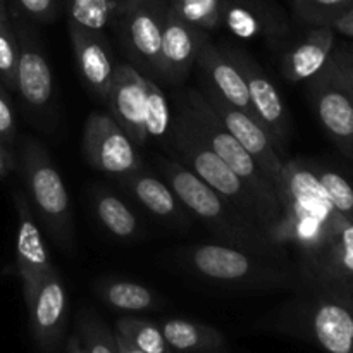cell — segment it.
<instances>
[{"instance_id":"6da1fadb","label":"cell","mask_w":353,"mask_h":353,"mask_svg":"<svg viewBox=\"0 0 353 353\" xmlns=\"http://www.w3.org/2000/svg\"><path fill=\"white\" fill-rule=\"evenodd\" d=\"M279 219L271 238L281 247L300 248L314 262L319 261L347 223L327 199L317 172L300 161L285 162L274 183Z\"/></svg>"},{"instance_id":"7a4b0ae2","label":"cell","mask_w":353,"mask_h":353,"mask_svg":"<svg viewBox=\"0 0 353 353\" xmlns=\"http://www.w3.org/2000/svg\"><path fill=\"white\" fill-rule=\"evenodd\" d=\"M157 168L183 207L202 221L219 238L221 243L233 245L259 257L285 262V247L276 243L261 224L245 216L190 169L174 159H159Z\"/></svg>"},{"instance_id":"3957f363","label":"cell","mask_w":353,"mask_h":353,"mask_svg":"<svg viewBox=\"0 0 353 353\" xmlns=\"http://www.w3.org/2000/svg\"><path fill=\"white\" fill-rule=\"evenodd\" d=\"M165 148L174 155V161L190 169L207 186L238 207L245 216L261 224L271 234L272 228L279 219L278 210L269 207L250 185H247L226 162L221 161L216 152L199 140L176 116H172Z\"/></svg>"},{"instance_id":"277c9868","label":"cell","mask_w":353,"mask_h":353,"mask_svg":"<svg viewBox=\"0 0 353 353\" xmlns=\"http://www.w3.org/2000/svg\"><path fill=\"white\" fill-rule=\"evenodd\" d=\"M178 262L190 274L231 288H283L293 279L285 262L259 257L226 243H199L181 248Z\"/></svg>"},{"instance_id":"5b68a950","label":"cell","mask_w":353,"mask_h":353,"mask_svg":"<svg viewBox=\"0 0 353 353\" xmlns=\"http://www.w3.org/2000/svg\"><path fill=\"white\" fill-rule=\"evenodd\" d=\"M174 107V116L179 117L199 140L212 148L217 157L226 162L247 185H250L269 207L279 212V202L272 181L255 162V159L245 150L243 145L221 123L200 90L190 88L176 93Z\"/></svg>"},{"instance_id":"8992f818","label":"cell","mask_w":353,"mask_h":353,"mask_svg":"<svg viewBox=\"0 0 353 353\" xmlns=\"http://www.w3.org/2000/svg\"><path fill=\"white\" fill-rule=\"evenodd\" d=\"M28 202L61 250L69 252L74 241L72 205L68 188L54 161L40 141L26 140L21 152Z\"/></svg>"},{"instance_id":"52a82bcc","label":"cell","mask_w":353,"mask_h":353,"mask_svg":"<svg viewBox=\"0 0 353 353\" xmlns=\"http://www.w3.org/2000/svg\"><path fill=\"white\" fill-rule=\"evenodd\" d=\"M10 23L17 37L19 55L16 69V92L34 117L48 114L54 100V74L45 57L43 47L30 21L16 9L9 12Z\"/></svg>"},{"instance_id":"ba28073f","label":"cell","mask_w":353,"mask_h":353,"mask_svg":"<svg viewBox=\"0 0 353 353\" xmlns=\"http://www.w3.org/2000/svg\"><path fill=\"white\" fill-rule=\"evenodd\" d=\"M83 155L93 169L124 178L143 169L138 145L110 116L90 114L83 133Z\"/></svg>"},{"instance_id":"9c48e42d","label":"cell","mask_w":353,"mask_h":353,"mask_svg":"<svg viewBox=\"0 0 353 353\" xmlns=\"http://www.w3.org/2000/svg\"><path fill=\"white\" fill-rule=\"evenodd\" d=\"M164 0H145L133 7L123 9L116 19L121 40L128 54L138 65L150 72L148 78H161V47L165 19Z\"/></svg>"},{"instance_id":"30bf717a","label":"cell","mask_w":353,"mask_h":353,"mask_svg":"<svg viewBox=\"0 0 353 353\" xmlns=\"http://www.w3.org/2000/svg\"><path fill=\"white\" fill-rule=\"evenodd\" d=\"M231 61L238 65L243 74L248 88V99L254 116L265 126L276 141L281 154L285 155L286 141L290 137V114L281 93L276 88L272 79L264 72V69L252 57L243 54V50L233 47L223 48Z\"/></svg>"},{"instance_id":"8fae6325","label":"cell","mask_w":353,"mask_h":353,"mask_svg":"<svg viewBox=\"0 0 353 353\" xmlns=\"http://www.w3.org/2000/svg\"><path fill=\"white\" fill-rule=\"evenodd\" d=\"M33 340L41 353H57L68 323V290L55 265L26 303Z\"/></svg>"},{"instance_id":"7c38bea8","label":"cell","mask_w":353,"mask_h":353,"mask_svg":"<svg viewBox=\"0 0 353 353\" xmlns=\"http://www.w3.org/2000/svg\"><path fill=\"white\" fill-rule=\"evenodd\" d=\"M200 93L205 97V100L210 103V107L217 114L221 123L226 126V130L243 145L245 150L255 159V162L261 165L262 171L268 174V178L274 185L286 161L283 159L281 150L272 140L271 133L265 130L264 124L252 114L236 109V107L230 105V103L210 95V93L202 92V90H200Z\"/></svg>"},{"instance_id":"4fadbf2b","label":"cell","mask_w":353,"mask_h":353,"mask_svg":"<svg viewBox=\"0 0 353 353\" xmlns=\"http://www.w3.org/2000/svg\"><path fill=\"white\" fill-rule=\"evenodd\" d=\"M14 203L17 212L16 268L23 285L24 302L28 303L54 264L43 241L41 228L28 199L21 193H14Z\"/></svg>"},{"instance_id":"5bb4252c","label":"cell","mask_w":353,"mask_h":353,"mask_svg":"<svg viewBox=\"0 0 353 353\" xmlns=\"http://www.w3.org/2000/svg\"><path fill=\"white\" fill-rule=\"evenodd\" d=\"M145 83L147 76L141 74L133 64H119L116 65L107 95L110 117L138 147H143L148 141L145 134Z\"/></svg>"},{"instance_id":"9a60e30c","label":"cell","mask_w":353,"mask_h":353,"mask_svg":"<svg viewBox=\"0 0 353 353\" xmlns=\"http://www.w3.org/2000/svg\"><path fill=\"white\" fill-rule=\"evenodd\" d=\"M205 40H209L207 31L185 23L168 7L162 31L161 78L172 85L185 81Z\"/></svg>"},{"instance_id":"2e32d148","label":"cell","mask_w":353,"mask_h":353,"mask_svg":"<svg viewBox=\"0 0 353 353\" xmlns=\"http://www.w3.org/2000/svg\"><path fill=\"white\" fill-rule=\"evenodd\" d=\"M312 88L314 109L324 130L343 147L353 143V97L336 68L321 71Z\"/></svg>"},{"instance_id":"e0dca14e","label":"cell","mask_w":353,"mask_h":353,"mask_svg":"<svg viewBox=\"0 0 353 353\" xmlns=\"http://www.w3.org/2000/svg\"><path fill=\"white\" fill-rule=\"evenodd\" d=\"M195 65L202 78V92L210 93L254 116L243 74L226 52L216 47L210 40H205L196 55Z\"/></svg>"},{"instance_id":"ac0fdd59","label":"cell","mask_w":353,"mask_h":353,"mask_svg":"<svg viewBox=\"0 0 353 353\" xmlns=\"http://www.w3.org/2000/svg\"><path fill=\"white\" fill-rule=\"evenodd\" d=\"M69 37H71L76 68L83 83L93 95L107 100L116 72L109 41L103 33L79 30L71 24H69Z\"/></svg>"},{"instance_id":"d6986e66","label":"cell","mask_w":353,"mask_h":353,"mask_svg":"<svg viewBox=\"0 0 353 353\" xmlns=\"http://www.w3.org/2000/svg\"><path fill=\"white\" fill-rule=\"evenodd\" d=\"M333 45V28L327 24L314 28L302 41H299L285 54L281 62L283 76L290 83H300L316 78L321 71L326 69Z\"/></svg>"},{"instance_id":"ffe728a7","label":"cell","mask_w":353,"mask_h":353,"mask_svg":"<svg viewBox=\"0 0 353 353\" xmlns=\"http://www.w3.org/2000/svg\"><path fill=\"white\" fill-rule=\"evenodd\" d=\"M310 330L330 353H353V312L333 299H323L310 310Z\"/></svg>"},{"instance_id":"44dd1931","label":"cell","mask_w":353,"mask_h":353,"mask_svg":"<svg viewBox=\"0 0 353 353\" xmlns=\"http://www.w3.org/2000/svg\"><path fill=\"white\" fill-rule=\"evenodd\" d=\"M221 26L241 40L269 38L283 30L279 16L255 0H226Z\"/></svg>"},{"instance_id":"7402d4cb","label":"cell","mask_w":353,"mask_h":353,"mask_svg":"<svg viewBox=\"0 0 353 353\" xmlns=\"http://www.w3.org/2000/svg\"><path fill=\"white\" fill-rule=\"evenodd\" d=\"M121 183L154 216L174 224L186 221V209L164 179L155 178V176L140 169L133 174L121 178Z\"/></svg>"},{"instance_id":"603a6c76","label":"cell","mask_w":353,"mask_h":353,"mask_svg":"<svg viewBox=\"0 0 353 353\" xmlns=\"http://www.w3.org/2000/svg\"><path fill=\"white\" fill-rule=\"evenodd\" d=\"M174 353H207L224 348V336L209 324L188 319H165L159 324Z\"/></svg>"},{"instance_id":"cb8c5ba5","label":"cell","mask_w":353,"mask_h":353,"mask_svg":"<svg viewBox=\"0 0 353 353\" xmlns=\"http://www.w3.org/2000/svg\"><path fill=\"white\" fill-rule=\"evenodd\" d=\"M95 292L103 303L121 312H145L161 305L154 290L128 279H102L95 285Z\"/></svg>"},{"instance_id":"d4e9b609","label":"cell","mask_w":353,"mask_h":353,"mask_svg":"<svg viewBox=\"0 0 353 353\" xmlns=\"http://www.w3.org/2000/svg\"><path fill=\"white\" fill-rule=\"evenodd\" d=\"M93 209H95L99 223L119 240H131L140 231L137 214L123 199L107 190H100L95 193Z\"/></svg>"},{"instance_id":"484cf974","label":"cell","mask_w":353,"mask_h":353,"mask_svg":"<svg viewBox=\"0 0 353 353\" xmlns=\"http://www.w3.org/2000/svg\"><path fill=\"white\" fill-rule=\"evenodd\" d=\"M68 23L79 30L103 33L123 12L119 0H65Z\"/></svg>"},{"instance_id":"4316f807","label":"cell","mask_w":353,"mask_h":353,"mask_svg":"<svg viewBox=\"0 0 353 353\" xmlns=\"http://www.w3.org/2000/svg\"><path fill=\"white\" fill-rule=\"evenodd\" d=\"M171 107L161 86L147 76L145 83V134L147 140H154L165 147L171 131Z\"/></svg>"},{"instance_id":"83f0119b","label":"cell","mask_w":353,"mask_h":353,"mask_svg":"<svg viewBox=\"0 0 353 353\" xmlns=\"http://www.w3.org/2000/svg\"><path fill=\"white\" fill-rule=\"evenodd\" d=\"M114 331L145 353H174L165 341L161 326L152 321L133 316L121 317L116 321Z\"/></svg>"},{"instance_id":"f1b7e54d","label":"cell","mask_w":353,"mask_h":353,"mask_svg":"<svg viewBox=\"0 0 353 353\" xmlns=\"http://www.w3.org/2000/svg\"><path fill=\"white\" fill-rule=\"evenodd\" d=\"M316 264L327 278H353V221L343 224Z\"/></svg>"},{"instance_id":"f546056e","label":"cell","mask_w":353,"mask_h":353,"mask_svg":"<svg viewBox=\"0 0 353 353\" xmlns=\"http://www.w3.org/2000/svg\"><path fill=\"white\" fill-rule=\"evenodd\" d=\"M226 0H171L169 9L185 23L210 31L221 28V17Z\"/></svg>"},{"instance_id":"4dcf8cb0","label":"cell","mask_w":353,"mask_h":353,"mask_svg":"<svg viewBox=\"0 0 353 353\" xmlns=\"http://www.w3.org/2000/svg\"><path fill=\"white\" fill-rule=\"evenodd\" d=\"M76 334L86 353H119L116 334L92 310L85 309L76 321Z\"/></svg>"},{"instance_id":"1f68e13d","label":"cell","mask_w":353,"mask_h":353,"mask_svg":"<svg viewBox=\"0 0 353 353\" xmlns=\"http://www.w3.org/2000/svg\"><path fill=\"white\" fill-rule=\"evenodd\" d=\"M302 19L319 26H331L336 17L353 7V0H290Z\"/></svg>"},{"instance_id":"d6a6232c","label":"cell","mask_w":353,"mask_h":353,"mask_svg":"<svg viewBox=\"0 0 353 353\" xmlns=\"http://www.w3.org/2000/svg\"><path fill=\"white\" fill-rule=\"evenodd\" d=\"M19 45L10 21H0V83L10 92H16V69Z\"/></svg>"},{"instance_id":"836d02e7","label":"cell","mask_w":353,"mask_h":353,"mask_svg":"<svg viewBox=\"0 0 353 353\" xmlns=\"http://www.w3.org/2000/svg\"><path fill=\"white\" fill-rule=\"evenodd\" d=\"M317 178L326 192L327 199L331 200L334 209L343 217L352 221L353 216V186L345 179L340 172L330 171V169H319Z\"/></svg>"},{"instance_id":"e575fe53","label":"cell","mask_w":353,"mask_h":353,"mask_svg":"<svg viewBox=\"0 0 353 353\" xmlns=\"http://www.w3.org/2000/svg\"><path fill=\"white\" fill-rule=\"evenodd\" d=\"M14 9L31 23H50L59 14V0H14Z\"/></svg>"},{"instance_id":"d590c367","label":"cell","mask_w":353,"mask_h":353,"mask_svg":"<svg viewBox=\"0 0 353 353\" xmlns=\"http://www.w3.org/2000/svg\"><path fill=\"white\" fill-rule=\"evenodd\" d=\"M16 114H14L12 102L7 93L6 86L0 83V141L3 145H10L16 138Z\"/></svg>"},{"instance_id":"8d00e7d4","label":"cell","mask_w":353,"mask_h":353,"mask_svg":"<svg viewBox=\"0 0 353 353\" xmlns=\"http://www.w3.org/2000/svg\"><path fill=\"white\" fill-rule=\"evenodd\" d=\"M331 26H333L334 30L340 31V33L353 38V7H350L347 12L341 14L340 17H336V19L331 23Z\"/></svg>"},{"instance_id":"74e56055","label":"cell","mask_w":353,"mask_h":353,"mask_svg":"<svg viewBox=\"0 0 353 353\" xmlns=\"http://www.w3.org/2000/svg\"><path fill=\"white\" fill-rule=\"evenodd\" d=\"M14 168H16V164H14L12 155L9 154V150H7L6 145L0 141V178H6V176L9 174Z\"/></svg>"},{"instance_id":"f35d334b","label":"cell","mask_w":353,"mask_h":353,"mask_svg":"<svg viewBox=\"0 0 353 353\" xmlns=\"http://www.w3.org/2000/svg\"><path fill=\"white\" fill-rule=\"evenodd\" d=\"M338 72H340L341 79H343V83L347 85L348 92H350V95L353 97V61L348 62L347 65H343V68H336Z\"/></svg>"},{"instance_id":"ab89813d","label":"cell","mask_w":353,"mask_h":353,"mask_svg":"<svg viewBox=\"0 0 353 353\" xmlns=\"http://www.w3.org/2000/svg\"><path fill=\"white\" fill-rule=\"evenodd\" d=\"M114 334H116V343H117V350H119V353H145L141 352L140 348H137L134 345H131L130 341L124 340L121 334H117L116 331H114Z\"/></svg>"},{"instance_id":"60d3db41","label":"cell","mask_w":353,"mask_h":353,"mask_svg":"<svg viewBox=\"0 0 353 353\" xmlns=\"http://www.w3.org/2000/svg\"><path fill=\"white\" fill-rule=\"evenodd\" d=\"M65 353H86L81 341H79L78 334H71V336H69L68 343H65Z\"/></svg>"},{"instance_id":"b9f144b4","label":"cell","mask_w":353,"mask_h":353,"mask_svg":"<svg viewBox=\"0 0 353 353\" xmlns=\"http://www.w3.org/2000/svg\"><path fill=\"white\" fill-rule=\"evenodd\" d=\"M0 21H3V23H6V21H10L9 10H7L6 7V0H0Z\"/></svg>"},{"instance_id":"7bdbcfd3","label":"cell","mask_w":353,"mask_h":353,"mask_svg":"<svg viewBox=\"0 0 353 353\" xmlns=\"http://www.w3.org/2000/svg\"><path fill=\"white\" fill-rule=\"evenodd\" d=\"M121 6H123V9H126V7H133L137 6V3H141L145 2V0H119Z\"/></svg>"}]
</instances>
